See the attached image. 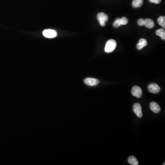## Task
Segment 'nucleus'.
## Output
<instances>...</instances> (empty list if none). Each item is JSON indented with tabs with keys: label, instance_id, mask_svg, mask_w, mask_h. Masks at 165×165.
Segmentation results:
<instances>
[{
	"label": "nucleus",
	"instance_id": "nucleus-9",
	"mask_svg": "<svg viewBox=\"0 0 165 165\" xmlns=\"http://www.w3.org/2000/svg\"><path fill=\"white\" fill-rule=\"evenodd\" d=\"M147 41L144 39H141L139 41V42L137 45V48L138 50H141L147 45Z\"/></svg>",
	"mask_w": 165,
	"mask_h": 165
},
{
	"label": "nucleus",
	"instance_id": "nucleus-1",
	"mask_svg": "<svg viewBox=\"0 0 165 165\" xmlns=\"http://www.w3.org/2000/svg\"><path fill=\"white\" fill-rule=\"evenodd\" d=\"M116 43L115 40H110L107 41L105 47V52L111 53L114 51L116 48Z\"/></svg>",
	"mask_w": 165,
	"mask_h": 165
},
{
	"label": "nucleus",
	"instance_id": "nucleus-10",
	"mask_svg": "<svg viewBox=\"0 0 165 165\" xmlns=\"http://www.w3.org/2000/svg\"><path fill=\"white\" fill-rule=\"evenodd\" d=\"M144 23V26L149 29H152L155 26V23L154 21L151 19H146Z\"/></svg>",
	"mask_w": 165,
	"mask_h": 165
},
{
	"label": "nucleus",
	"instance_id": "nucleus-15",
	"mask_svg": "<svg viewBox=\"0 0 165 165\" xmlns=\"http://www.w3.org/2000/svg\"><path fill=\"white\" fill-rule=\"evenodd\" d=\"M113 25L115 28H118L119 27H120L121 25L120 22V19H119V18L116 19L113 23Z\"/></svg>",
	"mask_w": 165,
	"mask_h": 165
},
{
	"label": "nucleus",
	"instance_id": "nucleus-8",
	"mask_svg": "<svg viewBox=\"0 0 165 165\" xmlns=\"http://www.w3.org/2000/svg\"><path fill=\"white\" fill-rule=\"evenodd\" d=\"M150 108L153 112L155 113H158L161 111V108L157 103L155 102H152L150 104Z\"/></svg>",
	"mask_w": 165,
	"mask_h": 165
},
{
	"label": "nucleus",
	"instance_id": "nucleus-4",
	"mask_svg": "<svg viewBox=\"0 0 165 165\" xmlns=\"http://www.w3.org/2000/svg\"><path fill=\"white\" fill-rule=\"evenodd\" d=\"M84 83L85 84L88 86H94L99 84L100 81L94 78H87L84 79Z\"/></svg>",
	"mask_w": 165,
	"mask_h": 165
},
{
	"label": "nucleus",
	"instance_id": "nucleus-12",
	"mask_svg": "<svg viewBox=\"0 0 165 165\" xmlns=\"http://www.w3.org/2000/svg\"><path fill=\"white\" fill-rule=\"evenodd\" d=\"M128 162L132 165H138L139 162L135 157L130 156L128 159Z\"/></svg>",
	"mask_w": 165,
	"mask_h": 165
},
{
	"label": "nucleus",
	"instance_id": "nucleus-17",
	"mask_svg": "<svg viewBox=\"0 0 165 165\" xmlns=\"http://www.w3.org/2000/svg\"><path fill=\"white\" fill-rule=\"evenodd\" d=\"M139 25V26H144V23H145V20L144 19H140L139 20L138 22Z\"/></svg>",
	"mask_w": 165,
	"mask_h": 165
},
{
	"label": "nucleus",
	"instance_id": "nucleus-11",
	"mask_svg": "<svg viewBox=\"0 0 165 165\" xmlns=\"http://www.w3.org/2000/svg\"><path fill=\"white\" fill-rule=\"evenodd\" d=\"M144 0H134L132 5L134 8H139L142 6Z\"/></svg>",
	"mask_w": 165,
	"mask_h": 165
},
{
	"label": "nucleus",
	"instance_id": "nucleus-7",
	"mask_svg": "<svg viewBox=\"0 0 165 165\" xmlns=\"http://www.w3.org/2000/svg\"><path fill=\"white\" fill-rule=\"evenodd\" d=\"M132 95L137 98L141 97L142 95V89L139 87L137 86H134L132 88V91H131Z\"/></svg>",
	"mask_w": 165,
	"mask_h": 165
},
{
	"label": "nucleus",
	"instance_id": "nucleus-3",
	"mask_svg": "<svg viewBox=\"0 0 165 165\" xmlns=\"http://www.w3.org/2000/svg\"><path fill=\"white\" fill-rule=\"evenodd\" d=\"M149 91L152 94H157L161 91V88L156 84L152 83L149 84L148 86Z\"/></svg>",
	"mask_w": 165,
	"mask_h": 165
},
{
	"label": "nucleus",
	"instance_id": "nucleus-6",
	"mask_svg": "<svg viewBox=\"0 0 165 165\" xmlns=\"http://www.w3.org/2000/svg\"><path fill=\"white\" fill-rule=\"evenodd\" d=\"M133 110L138 117L141 118L142 117L143 113L142 107L139 103H136L133 106Z\"/></svg>",
	"mask_w": 165,
	"mask_h": 165
},
{
	"label": "nucleus",
	"instance_id": "nucleus-2",
	"mask_svg": "<svg viewBox=\"0 0 165 165\" xmlns=\"http://www.w3.org/2000/svg\"><path fill=\"white\" fill-rule=\"evenodd\" d=\"M97 19L101 26L103 27L106 25V22L108 21V17L105 13H100L97 15Z\"/></svg>",
	"mask_w": 165,
	"mask_h": 165
},
{
	"label": "nucleus",
	"instance_id": "nucleus-5",
	"mask_svg": "<svg viewBox=\"0 0 165 165\" xmlns=\"http://www.w3.org/2000/svg\"><path fill=\"white\" fill-rule=\"evenodd\" d=\"M44 36L48 38H53L57 36V32L52 29H46L43 32Z\"/></svg>",
	"mask_w": 165,
	"mask_h": 165
},
{
	"label": "nucleus",
	"instance_id": "nucleus-13",
	"mask_svg": "<svg viewBox=\"0 0 165 165\" xmlns=\"http://www.w3.org/2000/svg\"><path fill=\"white\" fill-rule=\"evenodd\" d=\"M156 34L161 37V38L163 41L165 40V31L163 29H159L156 32Z\"/></svg>",
	"mask_w": 165,
	"mask_h": 165
},
{
	"label": "nucleus",
	"instance_id": "nucleus-14",
	"mask_svg": "<svg viewBox=\"0 0 165 165\" xmlns=\"http://www.w3.org/2000/svg\"><path fill=\"white\" fill-rule=\"evenodd\" d=\"M157 21L159 25L162 26L163 28H165V17L164 16H161L159 17Z\"/></svg>",
	"mask_w": 165,
	"mask_h": 165
},
{
	"label": "nucleus",
	"instance_id": "nucleus-18",
	"mask_svg": "<svg viewBox=\"0 0 165 165\" xmlns=\"http://www.w3.org/2000/svg\"><path fill=\"white\" fill-rule=\"evenodd\" d=\"M149 1L150 2L155 3V4H159L161 1V0H149Z\"/></svg>",
	"mask_w": 165,
	"mask_h": 165
},
{
	"label": "nucleus",
	"instance_id": "nucleus-16",
	"mask_svg": "<svg viewBox=\"0 0 165 165\" xmlns=\"http://www.w3.org/2000/svg\"><path fill=\"white\" fill-rule=\"evenodd\" d=\"M128 22V19L126 17H123L121 19H120V22L121 25H126Z\"/></svg>",
	"mask_w": 165,
	"mask_h": 165
}]
</instances>
